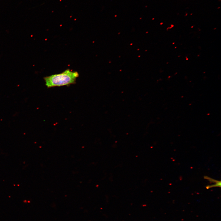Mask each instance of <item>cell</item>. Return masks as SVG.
Segmentation results:
<instances>
[{"mask_svg": "<svg viewBox=\"0 0 221 221\" xmlns=\"http://www.w3.org/2000/svg\"><path fill=\"white\" fill-rule=\"evenodd\" d=\"M79 76L77 72L68 69L61 73L45 77L44 79L46 86L50 88L75 84Z\"/></svg>", "mask_w": 221, "mask_h": 221, "instance_id": "obj_1", "label": "cell"}]
</instances>
